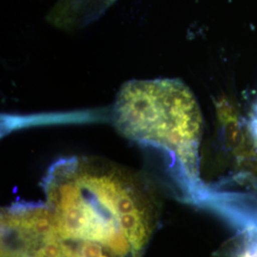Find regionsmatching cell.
<instances>
[{
    "label": "cell",
    "instance_id": "obj_1",
    "mask_svg": "<svg viewBox=\"0 0 257 257\" xmlns=\"http://www.w3.org/2000/svg\"><path fill=\"white\" fill-rule=\"evenodd\" d=\"M44 204L1 211V257H142L159 218L150 184L93 157L56 161Z\"/></svg>",
    "mask_w": 257,
    "mask_h": 257
},
{
    "label": "cell",
    "instance_id": "obj_2",
    "mask_svg": "<svg viewBox=\"0 0 257 257\" xmlns=\"http://www.w3.org/2000/svg\"><path fill=\"white\" fill-rule=\"evenodd\" d=\"M111 120L124 137L166 151L190 183L200 185L202 112L193 92L181 80L125 83L113 104Z\"/></svg>",
    "mask_w": 257,
    "mask_h": 257
},
{
    "label": "cell",
    "instance_id": "obj_3",
    "mask_svg": "<svg viewBox=\"0 0 257 257\" xmlns=\"http://www.w3.org/2000/svg\"><path fill=\"white\" fill-rule=\"evenodd\" d=\"M114 0H59L50 21L67 30L80 28L98 19Z\"/></svg>",
    "mask_w": 257,
    "mask_h": 257
},
{
    "label": "cell",
    "instance_id": "obj_4",
    "mask_svg": "<svg viewBox=\"0 0 257 257\" xmlns=\"http://www.w3.org/2000/svg\"><path fill=\"white\" fill-rule=\"evenodd\" d=\"M212 257H257V224H248Z\"/></svg>",
    "mask_w": 257,
    "mask_h": 257
}]
</instances>
